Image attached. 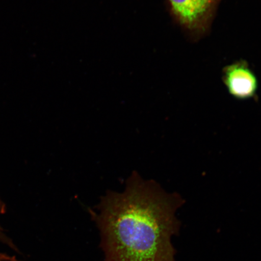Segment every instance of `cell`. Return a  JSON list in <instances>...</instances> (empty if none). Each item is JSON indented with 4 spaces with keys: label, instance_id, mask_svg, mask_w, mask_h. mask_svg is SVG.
Returning <instances> with one entry per match:
<instances>
[{
    "label": "cell",
    "instance_id": "obj_1",
    "mask_svg": "<svg viewBox=\"0 0 261 261\" xmlns=\"http://www.w3.org/2000/svg\"><path fill=\"white\" fill-rule=\"evenodd\" d=\"M182 204L178 195L133 173L125 191L110 192L91 212L103 261H177L172 238L180 229L176 212Z\"/></svg>",
    "mask_w": 261,
    "mask_h": 261
},
{
    "label": "cell",
    "instance_id": "obj_2",
    "mask_svg": "<svg viewBox=\"0 0 261 261\" xmlns=\"http://www.w3.org/2000/svg\"><path fill=\"white\" fill-rule=\"evenodd\" d=\"M169 12L181 27L195 37L210 29L221 0H168Z\"/></svg>",
    "mask_w": 261,
    "mask_h": 261
},
{
    "label": "cell",
    "instance_id": "obj_3",
    "mask_svg": "<svg viewBox=\"0 0 261 261\" xmlns=\"http://www.w3.org/2000/svg\"><path fill=\"white\" fill-rule=\"evenodd\" d=\"M223 81L231 96L239 99L256 96L258 82L246 61L227 65L223 70Z\"/></svg>",
    "mask_w": 261,
    "mask_h": 261
},
{
    "label": "cell",
    "instance_id": "obj_4",
    "mask_svg": "<svg viewBox=\"0 0 261 261\" xmlns=\"http://www.w3.org/2000/svg\"><path fill=\"white\" fill-rule=\"evenodd\" d=\"M0 242L7 245L8 247H11L12 249L16 250L17 249L11 238L6 236L1 226H0Z\"/></svg>",
    "mask_w": 261,
    "mask_h": 261
},
{
    "label": "cell",
    "instance_id": "obj_5",
    "mask_svg": "<svg viewBox=\"0 0 261 261\" xmlns=\"http://www.w3.org/2000/svg\"><path fill=\"white\" fill-rule=\"evenodd\" d=\"M6 212V205L4 203V202H3L1 198H0V215L5 214Z\"/></svg>",
    "mask_w": 261,
    "mask_h": 261
}]
</instances>
